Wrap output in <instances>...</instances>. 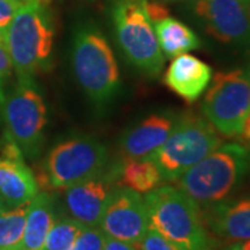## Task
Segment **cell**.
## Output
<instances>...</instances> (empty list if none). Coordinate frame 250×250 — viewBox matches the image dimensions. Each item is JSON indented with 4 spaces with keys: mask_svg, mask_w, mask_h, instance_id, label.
<instances>
[{
    "mask_svg": "<svg viewBox=\"0 0 250 250\" xmlns=\"http://www.w3.org/2000/svg\"><path fill=\"white\" fill-rule=\"evenodd\" d=\"M250 170V150L242 143H221L178 179L175 187L200 208L228 199Z\"/></svg>",
    "mask_w": 250,
    "mask_h": 250,
    "instance_id": "6da1fadb",
    "label": "cell"
},
{
    "mask_svg": "<svg viewBox=\"0 0 250 250\" xmlns=\"http://www.w3.org/2000/svg\"><path fill=\"white\" fill-rule=\"evenodd\" d=\"M149 225L167 239L189 250H211L213 239L202 208L177 187L154 188L145 196Z\"/></svg>",
    "mask_w": 250,
    "mask_h": 250,
    "instance_id": "7a4b0ae2",
    "label": "cell"
},
{
    "mask_svg": "<svg viewBox=\"0 0 250 250\" xmlns=\"http://www.w3.org/2000/svg\"><path fill=\"white\" fill-rule=\"evenodd\" d=\"M54 28L47 4L25 3L3 31L13 70L18 78H34L45 70L53 52Z\"/></svg>",
    "mask_w": 250,
    "mask_h": 250,
    "instance_id": "3957f363",
    "label": "cell"
},
{
    "mask_svg": "<svg viewBox=\"0 0 250 250\" xmlns=\"http://www.w3.org/2000/svg\"><path fill=\"white\" fill-rule=\"evenodd\" d=\"M223 143L205 116L185 113L177 118L170 136L146 159L154 163L163 181H175Z\"/></svg>",
    "mask_w": 250,
    "mask_h": 250,
    "instance_id": "277c9868",
    "label": "cell"
},
{
    "mask_svg": "<svg viewBox=\"0 0 250 250\" xmlns=\"http://www.w3.org/2000/svg\"><path fill=\"white\" fill-rule=\"evenodd\" d=\"M107 161L104 145L92 138H75L56 145L38 170L45 190H64L103 171Z\"/></svg>",
    "mask_w": 250,
    "mask_h": 250,
    "instance_id": "5b68a950",
    "label": "cell"
},
{
    "mask_svg": "<svg viewBox=\"0 0 250 250\" xmlns=\"http://www.w3.org/2000/svg\"><path fill=\"white\" fill-rule=\"evenodd\" d=\"M72 68L82 89L95 102H106L120 88V71L113 50L95 28H81L75 34Z\"/></svg>",
    "mask_w": 250,
    "mask_h": 250,
    "instance_id": "8992f818",
    "label": "cell"
},
{
    "mask_svg": "<svg viewBox=\"0 0 250 250\" xmlns=\"http://www.w3.org/2000/svg\"><path fill=\"white\" fill-rule=\"evenodd\" d=\"M147 0H118L113 10L117 42L126 59L149 75L160 74L164 54L146 7Z\"/></svg>",
    "mask_w": 250,
    "mask_h": 250,
    "instance_id": "52a82bcc",
    "label": "cell"
},
{
    "mask_svg": "<svg viewBox=\"0 0 250 250\" xmlns=\"http://www.w3.org/2000/svg\"><path fill=\"white\" fill-rule=\"evenodd\" d=\"M1 116L6 134L24 157L35 159L42 149L47 111L34 78H18L17 85L3 103Z\"/></svg>",
    "mask_w": 250,
    "mask_h": 250,
    "instance_id": "ba28073f",
    "label": "cell"
},
{
    "mask_svg": "<svg viewBox=\"0 0 250 250\" xmlns=\"http://www.w3.org/2000/svg\"><path fill=\"white\" fill-rule=\"evenodd\" d=\"M202 103L206 120L227 138H236L250 114V78L246 70L214 75Z\"/></svg>",
    "mask_w": 250,
    "mask_h": 250,
    "instance_id": "9c48e42d",
    "label": "cell"
},
{
    "mask_svg": "<svg viewBox=\"0 0 250 250\" xmlns=\"http://www.w3.org/2000/svg\"><path fill=\"white\" fill-rule=\"evenodd\" d=\"M149 227L145 197L129 188L118 185L108 197L99 228L106 236L138 246Z\"/></svg>",
    "mask_w": 250,
    "mask_h": 250,
    "instance_id": "30bf717a",
    "label": "cell"
},
{
    "mask_svg": "<svg viewBox=\"0 0 250 250\" xmlns=\"http://www.w3.org/2000/svg\"><path fill=\"white\" fill-rule=\"evenodd\" d=\"M193 10L214 39L250 47V17L243 0H196Z\"/></svg>",
    "mask_w": 250,
    "mask_h": 250,
    "instance_id": "8fae6325",
    "label": "cell"
},
{
    "mask_svg": "<svg viewBox=\"0 0 250 250\" xmlns=\"http://www.w3.org/2000/svg\"><path fill=\"white\" fill-rule=\"evenodd\" d=\"M120 168L100 171L95 177L64 189V206L71 218L85 227H99L103 210L120 182Z\"/></svg>",
    "mask_w": 250,
    "mask_h": 250,
    "instance_id": "7c38bea8",
    "label": "cell"
},
{
    "mask_svg": "<svg viewBox=\"0 0 250 250\" xmlns=\"http://www.w3.org/2000/svg\"><path fill=\"white\" fill-rule=\"evenodd\" d=\"M39 193L35 174L16 142L4 132L0 139V196L10 208L28 205Z\"/></svg>",
    "mask_w": 250,
    "mask_h": 250,
    "instance_id": "4fadbf2b",
    "label": "cell"
},
{
    "mask_svg": "<svg viewBox=\"0 0 250 250\" xmlns=\"http://www.w3.org/2000/svg\"><path fill=\"white\" fill-rule=\"evenodd\" d=\"M208 232L225 241L250 239V196L225 199L202 208Z\"/></svg>",
    "mask_w": 250,
    "mask_h": 250,
    "instance_id": "5bb4252c",
    "label": "cell"
},
{
    "mask_svg": "<svg viewBox=\"0 0 250 250\" xmlns=\"http://www.w3.org/2000/svg\"><path fill=\"white\" fill-rule=\"evenodd\" d=\"M213 77L208 64L192 54H179L174 57L164 75V83L179 98L193 103L207 89Z\"/></svg>",
    "mask_w": 250,
    "mask_h": 250,
    "instance_id": "9a60e30c",
    "label": "cell"
},
{
    "mask_svg": "<svg viewBox=\"0 0 250 250\" xmlns=\"http://www.w3.org/2000/svg\"><path fill=\"white\" fill-rule=\"evenodd\" d=\"M177 118L171 114H154L128 129L121 139V149L128 159H146L170 136Z\"/></svg>",
    "mask_w": 250,
    "mask_h": 250,
    "instance_id": "2e32d148",
    "label": "cell"
},
{
    "mask_svg": "<svg viewBox=\"0 0 250 250\" xmlns=\"http://www.w3.org/2000/svg\"><path fill=\"white\" fill-rule=\"evenodd\" d=\"M56 220L53 199L47 192H39L28 203L27 220L18 250H43L46 238Z\"/></svg>",
    "mask_w": 250,
    "mask_h": 250,
    "instance_id": "e0dca14e",
    "label": "cell"
},
{
    "mask_svg": "<svg viewBox=\"0 0 250 250\" xmlns=\"http://www.w3.org/2000/svg\"><path fill=\"white\" fill-rule=\"evenodd\" d=\"M152 24L161 53L166 57L174 59L200 47L199 36L184 22L170 17V14L153 21Z\"/></svg>",
    "mask_w": 250,
    "mask_h": 250,
    "instance_id": "ac0fdd59",
    "label": "cell"
},
{
    "mask_svg": "<svg viewBox=\"0 0 250 250\" xmlns=\"http://www.w3.org/2000/svg\"><path fill=\"white\" fill-rule=\"evenodd\" d=\"M118 168V182L141 195H146L163 182L160 171L149 159H126Z\"/></svg>",
    "mask_w": 250,
    "mask_h": 250,
    "instance_id": "d6986e66",
    "label": "cell"
},
{
    "mask_svg": "<svg viewBox=\"0 0 250 250\" xmlns=\"http://www.w3.org/2000/svg\"><path fill=\"white\" fill-rule=\"evenodd\" d=\"M28 205L0 211V250H18L27 220Z\"/></svg>",
    "mask_w": 250,
    "mask_h": 250,
    "instance_id": "ffe728a7",
    "label": "cell"
},
{
    "mask_svg": "<svg viewBox=\"0 0 250 250\" xmlns=\"http://www.w3.org/2000/svg\"><path fill=\"white\" fill-rule=\"evenodd\" d=\"M83 228V224L71 217L56 220L46 238L43 250H70Z\"/></svg>",
    "mask_w": 250,
    "mask_h": 250,
    "instance_id": "44dd1931",
    "label": "cell"
},
{
    "mask_svg": "<svg viewBox=\"0 0 250 250\" xmlns=\"http://www.w3.org/2000/svg\"><path fill=\"white\" fill-rule=\"evenodd\" d=\"M106 233L99 227H85L70 250H103Z\"/></svg>",
    "mask_w": 250,
    "mask_h": 250,
    "instance_id": "7402d4cb",
    "label": "cell"
},
{
    "mask_svg": "<svg viewBox=\"0 0 250 250\" xmlns=\"http://www.w3.org/2000/svg\"><path fill=\"white\" fill-rule=\"evenodd\" d=\"M138 248L139 250H189L175 242L167 239L160 232L153 229L152 227H149V229L143 235Z\"/></svg>",
    "mask_w": 250,
    "mask_h": 250,
    "instance_id": "603a6c76",
    "label": "cell"
},
{
    "mask_svg": "<svg viewBox=\"0 0 250 250\" xmlns=\"http://www.w3.org/2000/svg\"><path fill=\"white\" fill-rule=\"evenodd\" d=\"M25 4L20 0H0V32H3L13 20L17 10Z\"/></svg>",
    "mask_w": 250,
    "mask_h": 250,
    "instance_id": "cb8c5ba5",
    "label": "cell"
},
{
    "mask_svg": "<svg viewBox=\"0 0 250 250\" xmlns=\"http://www.w3.org/2000/svg\"><path fill=\"white\" fill-rule=\"evenodd\" d=\"M11 71H13L11 60L3 42V32H0V80L3 81L9 78Z\"/></svg>",
    "mask_w": 250,
    "mask_h": 250,
    "instance_id": "d4e9b609",
    "label": "cell"
},
{
    "mask_svg": "<svg viewBox=\"0 0 250 250\" xmlns=\"http://www.w3.org/2000/svg\"><path fill=\"white\" fill-rule=\"evenodd\" d=\"M103 250H139V248L136 245H134V243H129V242L120 241V239H114V238L106 236L104 249Z\"/></svg>",
    "mask_w": 250,
    "mask_h": 250,
    "instance_id": "484cf974",
    "label": "cell"
},
{
    "mask_svg": "<svg viewBox=\"0 0 250 250\" xmlns=\"http://www.w3.org/2000/svg\"><path fill=\"white\" fill-rule=\"evenodd\" d=\"M241 139V142L243 146H246L250 150V114L246 118L245 124H243V128H242L241 134L238 136Z\"/></svg>",
    "mask_w": 250,
    "mask_h": 250,
    "instance_id": "4316f807",
    "label": "cell"
},
{
    "mask_svg": "<svg viewBox=\"0 0 250 250\" xmlns=\"http://www.w3.org/2000/svg\"><path fill=\"white\" fill-rule=\"evenodd\" d=\"M221 250H250V239H246V241H239L235 242L232 245L227 246Z\"/></svg>",
    "mask_w": 250,
    "mask_h": 250,
    "instance_id": "83f0119b",
    "label": "cell"
},
{
    "mask_svg": "<svg viewBox=\"0 0 250 250\" xmlns=\"http://www.w3.org/2000/svg\"><path fill=\"white\" fill-rule=\"evenodd\" d=\"M6 100V95H4V90H3V85H1V80H0V111L3 107V103Z\"/></svg>",
    "mask_w": 250,
    "mask_h": 250,
    "instance_id": "f1b7e54d",
    "label": "cell"
},
{
    "mask_svg": "<svg viewBox=\"0 0 250 250\" xmlns=\"http://www.w3.org/2000/svg\"><path fill=\"white\" fill-rule=\"evenodd\" d=\"M7 208H10V207L7 205H6L4 199L0 196V211H4V210H7Z\"/></svg>",
    "mask_w": 250,
    "mask_h": 250,
    "instance_id": "f546056e",
    "label": "cell"
},
{
    "mask_svg": "<svg viewBox=\"0 0 250 250\" xmlns=\"http://www.w3.org/2000/svg\"><path fill=\"white\" fill-rule=\"evenodd\" d=\"M243 3H245V7L248 10V13H249V17H250V0H243Z\"/></svg>",
    "mask_w": 250,
    "mask_h": 250,
    "instance_id": "4dcf8cb0",
    "label": "cell"
},
{
    "mask_svg": "<svg viewBox=\"0 0 250 250\" xmlns=\"http://www.w3.org/2000/svg\"><path fill=\"white\" fill-rule=\"evenodd\" d=\"M246 72H248V75H249V78H250V64L248 65V68H246Z\"/></svg>",
    "mask_w": 250,
    "mask_h": 250,
    "instance_id": "1f68e13d",
    "label": "cell"
}]
</instances>
